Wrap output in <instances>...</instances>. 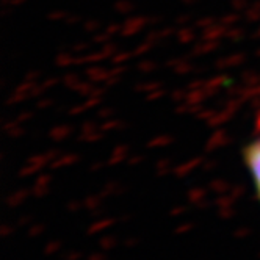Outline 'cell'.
I'll use <instances>...</instances> for the list:
<instances>
[{"label": "cell", "instance_id": "cell-1", "mask_svg": "<svg viewBox=\"0 0 260 260\" xmlns=\"http://www.w3.org/2000/svg\"><path fill=\"white\" fill-rule=\"evenodd\" d=\"M243 161L251 176L255 196L260 202V138L252 140L243 147Z\"/></svg>", "mask_w": 260, "mask_h": 260}]
</instances>
